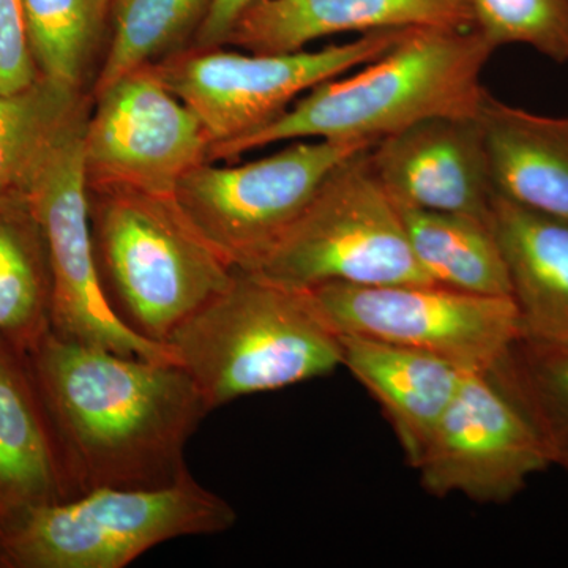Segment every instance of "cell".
I'll list each match as a JSON object with an SVG mask.
<instances>
[{
	"mask_svg": "<svg viewBox=\"0 0 568 568\" xmlns=\"http://www.w3.org/2000/svg\"><path fill=\"white\" fill-rule=\"evenodd\" d=\"M28 358L78 496L171 487L190 476L185 447L211 410L181 365L81 345L52 331Z\"/></svg>",
	"mask_w": 568,
	"mask_h": 568,
	"instance_id": "obj_1",
	"label": "cell"
},
{
	"mask_svg": "<svg viewBox=\"0 0 568 568\" xmlns=\"http://www.w3.org/2000/svg\"><path fill=\"white\" fill-rule=\"evenodd\" d=\"M495 48L477 29L416 28L349 78L317 84L276 121L213 145L209 162H233L275 142H377L439 115H478L488 92L481 73Z\"/></svg>",
	"mask_w": 568,
	"mask_h": 568,
	"instance_id": "obj_2",
	"label": "cell"
},
{
	"mask_svg": "<svg viewBox=\"0 0 568 568\" xmlns=\"http://www.w3.org/2000/svg\"><path fill=\"white\" fill-rule=\"evenodd\" d=\"M209 410L295 386L342 366V342L312 290L235 271L166 343Z\"/></svg>",
	"mask_w": 568,
	"mask_h": 568,
	"instance_id": "obj_3",
	"label": "cell"
},
{
	"mask_svg": "<svg viewBox=\"0 0 568 568\" xmlns=\"http://www.w3.org/2000/svg\"><path fill=\"white\" fill-rule=\"evenodd\" d=\"M93 253L104 294L134 334L171 335L233 280L235 268L186 219L174 196L88 190Z\"/></svg>",
	"mask_w": 568,
	"mask_h": 568,
	"instance_id": "obj_4",
	"label": "cell"
},
{
	"mask_svg": "<svg viewBox=\"0 0 568 568\" xmlns=\"http://www.w3.org/2000/svg\"><path fill=\"white\" fill-rule=\"evenodd\" d=\"M235 518L192 474L164 488L91 489L0 532V567L123 568L164 541L224 532Z\"/></svg>",
	"mask_w": 568,
	"mask_h": 568,
	"instance_id": "obj_5",
	"label": "cell"
},
{
	"mask_svg": "<svg viewBox=\"0 0 568 568\" xmlns=\"http://www.w3.org/2000/svg\"><path fill=\"white\" fill-rule=\"evenodd\" d=\"M369 149L327 175L302 215L254 271L291 286L433 283L407 241L402 211L384 189Z\"/></svg>",
	"mask_w": 568,
	"mask_h": 568,
	"instance_id": "obj_6",
	"label": "cell"
},
{
	"mask_svg": "<svg viewBox=\"0 0 568 568\" xmlns=\"http://www.w3.org/2000/svg\"><path fill=\"white\" fill-rule=\"evenodd\" d=\"M407 31H375L349 43L290 54L189 47L151 69L200 119L213 148L264 129L321 82L383 58Z\"/></svg>",
	"mask_w": 568,
	"mask_h": 568,
	"instance_id": "obj_7",
	"label": "cell"
},
{
	"mask_svg": "<svg viewBox=\"0 0 568 568\" xmlns=\"http://www.w3.org/2000/svg\"><path fill=\"white\" fill-rule=\"evenodd\" d=\"M369 141L301 140L264 159L185 175L174 197L235 271H254L293 226L327 175Z\"/></svg>",
	"mask_w": 568,
	"mask_h": 568,
	"instance_id": "obj_8",
	"label": "cell"
},
{
	"mask_svg": "<svg viewBox=\"0 0 568 568\" xmlns=\"http://www.w3.org/2000/svg\"><path fill=\"white\" fill-rule=\"evenodd\" d=\"M92 102L59 133L22 186L43 231L51 271V331L70 342L149 361L174 362L166 346L134 334L104 294L93 253L82 140Z\"/></svg>",
	"mask_w": 568,
	"mask_h": 568,
	"instance_id": "obj_9",
	"label": "cell"
},
{
	"mask_svg": "<svg viewBox=\"0 0 568 568\" xmlns=\"http://www.w3.org/2000/svg\"><path fill=\"white\" fill-rule=\"evenodd\" d=\"M338 335H358L435 354L463 372L495 373L523 339L511 297L450 290L435 283L313 287Z\"/></svg>",
	"mask_w": 568,
	"mask_h": 568,
	"instance_id": "obj_10",
	"label": "cell"
},
{
	"mask_svg": "<svg viewBox=\"0 0 568 568\" xmlns=\"http://www.w3.org/2000/svg\"><path fill=\"white\" fill-rule=\"evenodd\" d=\"M212 140L194 112L141 67L92 93L82 140L88 190L174 196L185 175L209 163Z\"/></svg>",
	"mask_w": 568,
	"mask_h": 568,
	"instance_id": "obj_11",
	"label": "cell"
},
{
	"mask_svg": "<svg viewBox=\"0 0 568 568\" xmlns=\"http://www.w3.org/2000/svg\"><path fill=\"white\" fill-rule=\"evenodd\" d=\"M556 448L532 414L493 373L466 372L416 469L426 491L506 503Z\"/></svg>",
	"mask_w": 568,
	"mask_h": 568,
	"instance_id": "obj_12",
	"label": "cell"
},
{
	"mask_svg": "<svg viewBox=\"0 0 568 568\" xmlns=\"http://www.w3.org/2000/svg\"><path fill=\"white\" fill-rule=\"evenodd\" d=\"M369 159L398 207L491 220L495 190L480 114L425 119L377 141Z\"/></svg>",
	"mask_w": 568,
	"mask_h": 568,
	"instance_id": "obj_13",
	"label": "cell"
},
{
	"mask_svg": "<svg viewBox=\"0 0 568 568\" xmlns=\"http://www.w3.org/2000/svg\"><path fill=\"white\" fill-rule=\"evenodd\" d=\"M77 496L28 355L0 338V532Z\"/></svg>",
	"mask_w": 568,
	"mask_h": 568,
	"instance_id": "obj_14",
	"label": "cell"
},
{
	"mask_svg": "<svg viewBox=\"0 0 568 568\" xmlns=\"http://www.w3.org/2000/svg\"><path fill=\"white\" fill-rule=\"evenodd\" d=\"M474 28L467 0H254L226 44L254 54H290L336 33Z\"/></svg>",
	"mask_w": 568,
	"mask_h": 568,
	"instance_id": "obj_15",
	"label": "cell"
},
{
	"mask_svg": "<svg viewBox=\"0 0 568 568\" xmlns=\"http://www.w3.org/2000/svg\"><path fill=\"white\" fill-rule=\"evenodd\" d=\"M339 342L342 366L375 396L416 466L466 372L414 347L358 335H339Z\"/></svg>",
	"mask_w": 568,
	"mask_h": 568,
	"instance_id": "obj_16",
	"label": "cell"
},
{
	"mask_svg": "<svg viewBox=\"0 0 568 568\" xmlns=\"http://www.w3.org/2000/svg\"><path fill=\"white\" fill-rule=\"evenodd\" d=\"M491 226L506 260L523 338L568 336V224L495 194Z\"/></svg>",
	"mask_w": 568,
	"mask_h": 568,
	"instance_id": "obj_17",
	"label": "cell"
},
{
	"mask_svg": "<svg viewBox=\"0 0 568 568\" xmlns=\"http://www.w3.org/2000/svg\"><path fill=\"white\" fill-rule=\"evenodd\" d=\"M495 194L568 224V129L487 95L480 112Z\"/></svg>",
	"mask_w": 568,
	"mask_h": 568,
	"instance_id": "obj_18",
	"label": "cell"
},
{
	"mask_svg": "<svg viewBox=\"0 0 568 568\" xmlns=\"http://www.w3.org/2000/svg\"><path fill=\"white\" fill-rule=\"evenodd\" d=\"M51 331V271L28 197L0 193V338L28 355Z\"/></svg>",
	"mask_w": 568,
	"mask_h": 568,
	"instance_id": "obj_19",
	"label": "cell"
},
{
	"mask_svg": "<svg viewBox=\"0 0 568 568\" xmlns=\"http://www.w3.org/2000/svg\"><path fill=\"white\" fill-rule=\"evenodd\" d=\"M399 211L414 256L433 283L463 293L511 297L510 276L491 220L418 209Z\"/></svg>",
	"mask_w": 568,
	"mask_h": 568,
	"instance_id": "obj_20",
	"label": "cell"
},
{
	"mask_svg": "<svg viewBox=\"0 0 568 568\" xmlns=\"http://www.w3.org/2000/svg\"><path fill=\"white\" fill-rule=\"evenodd\" d=\"M33 63L44 80L88 92L114 0H21Z\"/></svg>",
	"mask_w": 568,
	"mask_h": 568,
	"instance_id": "obj_21",
	"label": "cell"
},
{
	"mask_svg": "<svg viewBox=\"0 0 568 568\" xmlns=\"http://www.w3.org/2000/svg\"><path fill=\"white\" fill-rule=\"evenodd\" d=\"M212 0H114L111 39L91 93L192 44Z\"/></svg>",
	"mask_w": 568,
	"mask_h": 568,
	"instance_id": "obj_22",
	"label": "cell"
},
{
	"mask_svg": "<svg viewBox=\"0 0 568 568\" xmlns=\"http://www.w3.org/2000/svg\"><path fill=\"white\" fill-rule=\"evenodd\" d=\"M91 102V92L41 77L21 91L0 92V193L21 192L59 133Z\"/></svg>",
	"mask_w": 568,
	"mask_h": 568,
	"instance_id": "obj_23",
	"label": "cell"
},
{
	"mask_svg": "<svg viewBox=\"0 0 568 568\" xmlns=\"http://www.w3.org/2000/svg\"><path fill=\"white\" fill-rule=\"evenodd\" d=\"M474 29L495 50L525 44L552 62L568 61V0H467Z\"/></svg>",
	"mask_w": 568,
	"mask_h": 568,
	"instance_id": "obj_24",
	"label": "cell"
},
{
	"mask_svg": "<svg viewBox=\"0 0 568 568\" xmlns=\"http://www.w3.org/2000/svg\"><path fill=\"white\" fill-rule=\"evenodd\" d=\"M519 372L504 362L495 373L532 414L552 446L568 436V346L523 338Z\"/></svg>",
	"mask_w": 568,
	"mask_h": 568,
	"instance_id": "obj_25",
	"label": "cell"
},
{
	"mask_svg": "<svg viewBox=\"0 0 568 568\" xmlns=\"http://www.w3.org/2000/svg\"><path fill=\"white\" fill-rule=\"evenodd\" d=\"M39 77L29 48L21 0H0V92L21 91Z\"/></svg>",
	"mask_w": 568,
	"mask_h": 568,
	"instance_id": "obj_26",
	"label": "cell"
},
{
	"mask_svg": "<svg viewBox=\"0 0 568 568\" xmlns=\"http://www.w3.org/2000/svg\"><path fill=\"white\" fill-rule=\"evenodd\" d=\"M252 2L254 0H212L211 9L205 14L203 24L197 29L190 47L201 48V50L224 47L235 21Z\"/></svg>",
	"mask_w": 568,
	"mask_h": 568,
	"instance_id": "obj_27",
	"label": "cell"
},
{
	"mask_svg": "<svg viewBox=\"0 0 568 568\" xmlns=\"http://www.w3.org/2000/svg\"><path fill=\"white\" fill-rule=\"evenodd\" d=\"M556 448V463L566 466L568 469V436L560 437L555 443Z\"/></svg>",
	"mask_w": 568,
	"mask_h": 568,
	"instance_id": "obj_28",
	"label": "cell"
},
{
	"mask_svg": "<svg viewBox=\"0 0 568 568\" xmlns=\"http://www.w3.org/2000/svg\"><path fill=\"white\" fill-rule=\"evenodd\" d=\"M560 119V122L564 123V126H567L568 129V118H559Z\"/></svg>",
	"mask_w": 568,
	"mask_h": 568,
	"instance_id": "obj_29",
	"label": "cell"
},
{
	"mask_svg": "<svg viewBox=\"0 0 568 568\" xmlns=\"http://www.w3.org/2000/svg\"><path fill=\"white\" fill-rule=\"evenodd\" d=\"M560 346H568V336L566 339H564L562 343H559Z\"/></svg>",
	"mask_w": 568,
	"mask_h": 568,
	"instance_id": "obj_30",
	"label": "cell"
}]
</instances>
